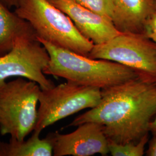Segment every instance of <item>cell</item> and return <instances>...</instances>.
<instances>
[{
	"label": "cell",
	"mask_w": 156,
	"mask_h": 156,
	"mask_svg": "<svg viewBox=\"0 0 156 156\" xmlns=\"http://www.w3.org/2000/svg\"><path fill=\"white\" fill-rule=\"evenodd\" d=\"M156 113V82L138 78L101 90L98 105L68 126L95 122L102 126L109 142L136 143L149 132Z\"/></svg>",
	"instance_id": "6da1fadb"
},
{
	"label": "cell",
	"mask_w": 156,
	"mask_h": 156,
	"mask_svg": "<svg viewBox=\"0 0 156 156\" xmlns=\"http://www.w3.org/2000/svg\"><path fill=\"white\" fill-rule=\"evenodd\" d=\"M47 50L50 60L45 75L64 78L68 82L104 89L136 78L139 75L116 62L93 59L37 38Z\"/></svg>",
	"instance_id": "7a4b0ae2"
},
{
	"label": "cell",
	"mask_w": 156,
	"mask_h": 156,
	"mask_svg": "<svg viewBox=\"0 0 156 156\" xmlns=\"http://www.w3.org/2000/svg\"><path fill=\"white\" fill-rule=\"evenodd\" d=\"M15 12L30 24L37 38L84 56L94 46L69 16L49 0H20Z\"/></svg>",
	"instance_id": "3957f363"
},
{
	"label": "cell",
	"mask_w": 156,
	"mask_h": 156,
	"mask_svg": "<svg viewBox=\"0 0 156 156\" xmlns=\"http://www.w3.org/2000/svg\"><path fill=\"white\" fill-rule=\"evenodd\" d=\"M41 89L24 78L6 82L0 89V134L24 140L34 131Z\"/></svg>",
	"instance_id": "277c9868"
},
{
	"label": "cell",
	"mask_w": 156,
	"mask_h": 156,
	"mask_svg": "<svg viewBox=\"0 0 156 156\" xmlns=\"http://www.w3.org/2000/svg\"><path fill=\"white\" fill-rule=\"evenodd\" d=\"M87 57L116 62L133 69L140 78L156 82V43L144 33H120L94 45Z\"/></svg>",
	"instance_id": "5b68a950"
},
{
	"label": "cell",
	"mask_w": 156,
	"mask_h": 156,
	"mask_svg": "<svg viewBox=\"0 0 156 156\" xmlns=\"http://www.w3.org/2000/svg\"><path fill=\"white\" fill-rule=\"evenodd\" d=\"M101 89L68 82L49 89L41 90L38 119L34 133H41L50 125L87 108L97 106Z\"/></svg>",
	"instance_id": "8992f818"
},
{
	"label": "cell",
	"mask_w": 156,
	"mask_h": 156,
	"mask_svg": "<svg viewBox=\"0 0 156 156\" xmlns=\"http://www.w3.org/2000/svg\"><path fill=\"white\" fill-rule=\"evenodd\" d=\"M49 60L47 50L37 38H19L11 50L0 56V89L12 76L34 81L42 90L53 87L55 84L44 73Z\"/></svg>",
	"instance_id": "52a82bcc"
},
{
	"label": "cell",
	"mask_w": 156,
	"mask_h": 156,
	"mask_svg": "<svg viewBox=\"0 0 156 156\" xmlns=\"http://www.w3.org/2000/svg\"><path fill=\"white\" fill-rule=\"evenodd\" d=\"M77 127L69 134L56 131L48 135L53 145V156H106L109 153V141L102 125L87 122Z\"/></svg>",
	"instance_id": "ba28073f"
},
{
	"label": "cell",
	"mask_w": 156,
	"mask_h": 156,
	"mask_svg": "<svg viewBox=\"0 0 156 156\" xmlns=\"http://www.w3.org/2000/svg\"><path fill=\"white\" fill-rule=\"evenodd\" d=\"M71 19L79 31L94 45H100L120 33L111 19L91 11L73 0H49Z\"/></svg>",
	"instance_id": "9c48e42d"
},
{
	"label": "cell",
	"mask_w": 156,
	"mask_h": 156,
	"mask_svg": "<svg viewBox=\"0 0 156 156\" xmlns=\"http://www.w3.org/2000/svg\"><path fill=\"white\" fill-rule=\"evenodd\" d=\"M156 0H113L112 22L122 33L146 34Z\"/></svg>",
	"instance_id": "30bf717a"
},
{
	"label": "cell",
	"mask_w": 156,
	"mask_h": 156,
	"mask_svg": "<svg viewBox=\"0 0 156 156\" xmlns=\"http://www.w3.org/2000/svg\"><path fill=\"white\" fill-rule=\"evenodd\" d=\"M8 8L0 0V56L11 50L19 38L37 39L30 24Z\"/></svg>",
	"instance_id": "8fae6325"
},
{
	"label": "cell",
	"mask_w": 156,
	"mask_h": 156,
	"mask_svg": "<svg viewBox=\"0 0 156 156\" xmlns=\"http://www.w3.org/2000/svg\"><path fill=\"white\" fill-rule=\"evenodd\" d=\"M53 147L50 138H39L34 133L27 140L11 138L9 142L0 140V156H51Z\"/></svg>",
	"instance_id": "7c38bea8"
},
{
	"label": "cell",
	"mask_w": 156,
	"mask_h": 156,
	"mask_svg": "<svg viewBox=\"0 0 156 156\" xmlns=\"http://www.w3.org/2000/svg\"><path fill=\"white\" fill-rule=\"evenodd\" d=\"M149 140L148 134L144 136L138 142L117 144L109 142V153L113 156H142L145 154V146Z\"/></svg>",
	"instance_id": "4fadbf2b"
},
{
	"label": "cell",
	"mask_w": 156,
	"mask_h": 156,
	"mask_svg": "<svg viewBox=\"0 0 156 156\" xmlns=\"http://www.w3.org/2000/svg\"><path fill=\"white\" fill-rule=\"evenodd\" d=\"M80 5L108 19H112L114 13L113 0H73Z\"/></svg>",
	"instance_id": "5bb4252c"
},
{
	"label": "cell",
	"mask_w": 156,
	"mask_h": 156,
	"mask_svg": "<svg viewBox=\"0 0 156 156\" xmlns=\"http://www.w3.org/2000/svg\"><path fill=\"white\" fill-rule=\"evenodd\" d=\"M146 34L150 37L151 39L156 38V13L153 14L149 18L147 23Z\"/></svg>",
	"instance_id": "9a60e30c"
},
{
	"label": "cell",
	"mask_w": 156,
	"mask_h": 156,
	"mask_svg": "<svg viewBox=\"0 0 156 156\" xmlns=\"http://www.w3.org/2000/svg\"><path fill=\"white\" fill-rule=\"evenodd\" d=\"M146 154L148 156H156V136L151 140Z\"/></svg>",
	"instance_id": "2e32d148"
},
{
	"label": "cell",
	"mask_w": 156,
	"mask_h": 156,
	"mask_svg": "<svg viewBox=\"0 0 156 156\" xmlns=\"http://www.w3.org/2000/svg\"><path fill=\"white\" fill-rule=\"evenodd\" d=\"M3 3H4L9 8L15 7L16 8L20 0H1Z\"/></svg>",
	"instance_id": "e0dca14e"
},
{
	"label": "cell",
	"mask_w": 156,
	"mask_h": 156,
	"mask_svg": "<svg viewBox=\"0 0 156 156\" xmlns=\"http://www.w3.org/2000/svg\"><path fill=\"white\" fill-rule=\"evenodd\" d=\"M149 132H151V134L154 136H156V113L155 118L151 120L149 124Z\"/></svg>",
	"instance_id": "ac0fdd59"
},
{
	"label": "cell",
	"mask_w": 156,
	"mask_h": 156,
	"mask_svg": "<svg viewBox=\"0 0 156 156\" xmlns=\"http://www.w3.org/2000/svg\"><path fill=\"white\" fill-rule=\"evenodd\" d=\"M154 12L156 13V0L155 1V5H154Z\"/></svg>",
	"instance_id": "d6986e66"
},
{
	"label": "cell",
	"mask_w": 156,
	"mask_h": 156,
	"mask_svg": "<svg viewBox=\"0 0 156 156\" xmlns=\"http://www.w3.org/2000/svg\"><path fill=\"white\" fill-rule=\"evenodd\" d=\"M153 39V41H154V42L156 43V38H153V39Z\"/></svg>",
	"instance_id": "ffe728a7"
}]
</instances>
